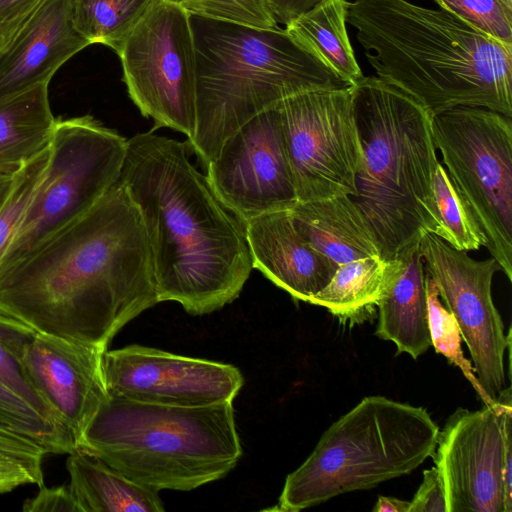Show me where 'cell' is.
<instances>
[{
    "label": "cell",
    "instance_id": "6da1fadb",
    "mask_svg": "<svg viewBox=\"0 0 512 512\" xmlns=\"http://www.w3.org/2000/svg\"><path fill=\"white\" fill-rule=\"evenodd\" d=\"M159 303L140 212L119 180L85 214L0 271V311L103 349Z\"/></svg>",
    "mask_w": 512,
    "mask_h": 512
},
{
    "label": "cell",
    "instance_id": "7a4b0ae2",
    "mask_svg": "<svg viewBox=\"0 0 512 512\" xmlns=\"http://www.w3.org/2000/svg\"><path fill=\"white\" fill-rule=\"evenodd\" d=\"M189 149L187 140L137 133L127 140L119 180L142 217L159 303L204 315L238 298L254 268L245 223L221 202Z\"/></svg>",
    "mask_w": 512,
    "mask_h": 512
},
{
    "label": "cell",
    "instance_id": "3957f363",
    "mask_svg": "<svg viewBox=\"0 0 512 512\" xmlns=\"http://www.w3.org/2000/svg\"><path fill=\"white\" fill-rule=\"evenodd\" d=\"M346 22L377 77L414 97L432 116L467 106L512 117V44L444 8L407 0L348 1Z\"/></svg>",
    "mask_w": 512,
    "mask_h": 512
},
{
    "label": "cell",
    "instance_id": "277c9868",
    "mask_svg": "<svg viewBox=\"0 0 512 512\" xmlns=\"http://www.w3.org/2000/svg\"><path fill=\"white\" fill-rule=\"evenodd\" d=\"M352 88L361 161L351 196L384 260L440 237L432 114L399 87L363 76Z\"/></svg>",
    "mask_w": 512,
    "mask_h": 512
},
{
    "label": "cell",
    "instance_id": "5b68a950",
    "mask_svg": "<svg viewBox=\"0 0 512 512\" xmlns=\"http://www.w3.org/2000/svg\"><path fill=\"white\" fill-rule=\"evenodd\" d=\"M191 26L197 105L194 135L187 141L203 167L261 111L295 94L347 86L280 26L257 29L195 15Z\"/></svg>",
    "mask_w": 512,
    "mask_h": 512
},
{
    "label": "cell",
    "instance_id": "8992f818",
    "mask_svg": "<svg viewBox=\"0 0 512 512\" xmlns=\"http://www.w3.org/2000/svg\"><path fill=\"white\" fill-rule=\"evenodd\" d=\"M77 449L157 491H190L219 480L242 455L232 402L177 407L112 394Z\"/></svg>",
    "mask_w": 512,
    "mask_h": 512
},
{
    "label": "cell",
    "instance_id": "52a82bcc",
    "mask_svg": "<svg viewBox=\"0 0 512 512\" xmlns=\"http://www.w3.org/2000/svg\"><path fill=\"white\" fill-rule=\"evenodd\" d=\"M438 433L422 407L365 397L322 434L268 510L297 512L410 474L432 457Z\"/></svg>",
    "mask_w": 512,
    "mask_h": 512
},
{
    "label": "cell",
    "instance_id": "ba28073f",
    "mask_svg": "<svg viewBox=\"0 0 512 512\" xmlns=\"http://www.w3.org/2000/svg\"><path fill=\"white\" fill-rule=\"evenodd\" d=\"M432 134L448 177L512 281V121L480 107L432 116Z\"/></svg>",
    "mask_w": 512,
    "mask_h": 512
},
{
    "label": "cell",
    "instance_id": "9c48e42d",
    "mask_svg": "<svg viewBox=\"0 0 512 512\" xmlns=\"http://www.w3.org/2000/svg\"><path fill=\"white\" fill-rule=\"evenodd\" d=\"M127 139L91 115L57 119L43 179L0 271L89 211L121 175Z\"/></svg>",
    "mask_w": 512,
    "mask_h": 512
},
{
    "label": "cell",
    "instance_id": "30bf717a",
    "mask_svg": "<svg viewBox=\"0 0 512 512\" xmlns=\"http://www.w3.org/2000/svg\"><path fill=\"white\" fill-rule=\"evenodd\" d=\"M123 82L151 130L170 128L191 140L196 125L197 57L190 13L156 0L121 49Z\"/></svg>",
    "mask_w": 512,
    "mask_h": 512
},
{
    "label": "cell",
    "instance_id": "8fae6325",
    "mask_svg": "<svg viewBox=\"0 0 512 512\" xmlns=\"http://www.w3.org/2000/svg\"><path fill=\"white\" fill-rule=\"evenodd\" d=\"M278 107L297 201L354 196L362 151L351 86L295 94Z\"/></svg>",
    "mask_w": 512,
    "mask_h": 512
},
{
    "label": "cell",
    "instance_id": "7c38bea8",
    "mask_svg": "<svg viewBox=\"0 0 512 512\" xmlns=\"http://www.w3.org/2000/svg\"><path fill=\"white\" fill-rule=\"evenodd\" d=\"M419 247L425 271L459 325L477 380L495 402L506 388L504 359L511 343V328L506 334L492 298V279L500 266L492 256L475 260L432 233L421 238Z\"/></svg>",
    "mask_w": 512,
    "mask_h": 512
},
{
    "label": "cell",
    "instance_id": "4fadbf2b",
    "mask_svg": "<svg viewBox=\"0 0 512 512\" xmlns=\"http://www.w3.org/2000/svg\"><path fill=\"white\" fill-rule=\"evenodd\" d=\"M221 202L244 223L297 202L278 104L237 128L205 167Z\"/></svg>",
    "mask_w": 512,
    "mask_h": 512
},
{
    "label": "cell",
    "instance_id": "5bb4252c",
    "mask_svg": "<svg viewBox=\"0 0 512 512\" xmlns=\"http://www.w3.org/2000/svg\"><path fill=\"white\" fill-rule=\"evenodd\" d=\"M507 386L491 406L457 408L439 429L432 455L444 487L446 512H505V411Z\"/></svg>",
    "mask_w": 512,
    "mask_h": 512
},
{
    "label": "cell",
    "instance_id": "9a60e30c",
    "mask_svg": "<svg viewBox=\"0 0 512 512\" xmlns=\"http://www.w3.org/2000/svg\"><path fill=\"white\" fill-rule=\"evenodd\" d=\"M103 368L109 394L166 406L233 402L244 383L231 364L135 344L106 350Z\"/></svg>",
    "mask_w": 512,
    "mask_h": 512
},
{
    "label": "cell",
    "instance_id": "2e32d148",
    "mask_svg": "<svg viewBox=\"0 0 512 512\" xmlns=\"http://www.w3.org/2000/svg\"><path fill=\"white\" fill-rule=\"evenodd\" d=\"M106 349L36 333L16 356L23 372L58 422L71 433L76 448L107 400L103 358Z\"/></svg>",
    "mask_w": 512,
    "mask_h": 512
},
{
    "label": "cell",
    "instance_id": "e0dca14e",
    "mask_svg": "<svg viewBox=\"0 0 512 512\" xmlns=\"http://www.w3.org/2000/svg\"><path fill=\"white\" fill-rule=\"evenodd\" d=\"M89 45L75 26L72 0H44L0 50V97L49 84Z\"/></svg>",
    "mask_w": 512,
    "mask_h": 512
},
{
    "label": "cell",
    "instance_id": "ac0fdd59",
    "mask_svg": "<svg viewBox=\"0 0 512 512\" xmlns=\"http://www.w3.org/2000/svg\"><path fill=\"white\" fill-rule=\"evenodd\" d=\"M245 230L253 268L295 300L309 303L338 268L300 234L290 210L254 217Z\"/></svg>",
    "mask_w": 512,
    "mask_h": 512
},
{
    "label": "cell",
    "instance_id": "d6986e66",
    "mask_svg": "<svg viewBox=\"0 0 512 512\" xmlns=\"http://www.w3.org/2000/svg\"><path fill=\"white\" fill-rule=\"evenodd\" d=\"M379 315L375 334L392 341L398 353L413 359L427 352L431 346L425 267L419 243L389 260L387 277L377 303Z\"/></svg>",
    "mask_w": 512,
    "mask_h": 512
},
{
    "label": "cell",
    "instance_id": "ffe728a7",
    "mask_svg": "<svg viewBox=\"0 0 512 512\" xmlns=\"http://www.w3.org/2000/svg\"><path fill=\"white\" fill-rule=\"evenodd\" d=\"M290 212L305 240L337 267L356 259L380 256L351 196L297 201Z\"/></svg>",
    "mask_w": 512,
    "mask_h": 512
},
{
    "label": "cell",
    "instance_id": "44dd1931",
    "mask_svg": "<svg viewBox=\"0 0 512 512\" xmlns=\"http://www.w3.org/2000/svg\"><path fill=\"white\" fill-rule=\"evenodd\" d=\"M69 487L79 512H163L159 491L80 449L68 454Z\"/></svg>",
    "mask_w": 512,
    "mask_h": 512
},
{
    "label": "cell",
    "instance_id": "7402d4cb",
    "mask_svg": "<svg viewBox=\"0 0 512 512\" xmlns=\"http://www.w3.org/2000/svg\"><path fill=\"white\" fill-rule=\"evenodd\" d=\"M48 85L0 97V175H14L48 147L57 120Z\"/></svg>",
    "mask_w": 512,
    "mask_h": 512
},
{
    "label": "cell",
    "instance_id": "603a6c76",
    "mask_svg": "<svg viewBox=\"0 0 512 512\" xmlns=\"http://www.w3.org/2000/svg\"><path fill=\"white\" fill-rule=\"evenodd\" d=\"M347 0H324L287 25L286 31L347 86L363 73L346 29Z\"/></svg>",
    "mask_w": 512,
    "mask_h": 512
},
{
    "label": "cell",
    "instance_id": "cb8c5ba5",
    "mask_svg": "<svg viewBox=\"0 0 512 512\" xmlns=\"http://www.w3.org/2000/svg\"><path fill=\"white\" fill-rule=\"evenodd\" d=\"M389 260L365 257L338 266L329 283L310 300L341 322L353 323L377 306L384 289Z\"/></svg>",
    "mask_w": 512,
    "mask_h": 512
},
{
    "label": "cell",
    "instance_id": "d4e9b609",
    "mask_svg": "<svg viewBox=\"0 0 512 512\" xmlns=\"http://www.w3.org/2000/svg\"><path fill=\"white\" fill-rule=\"evenodd\" d=\"M156 0H72L79 33L91 44H102L116 54Z\"/></svg>",
    "mask_w": 512,
    "mask_h": 512
},
{
    "label": "cell",
    "instance_id": "484cf974",
    "mask_svg": "<svg viewBox=\"0 0 512 512\" xmlns=\"http://www.w3.org/2000/svg\"><path fill=\"white\" fill-rule=\"evenodd\" d=\"M0 427L31 440L47 455L69 454L77 449L67 428L42 415L1 380Z\"/></svg>",
    "mask_w": 512,
    "mask_h": 512
},
{
    "label": "cell",
    "instance_id": "4316f807",
    "mask_svg": "<svg viewBox=\"0 0 512 512\" xmlns=\"http://www.w3.org/2000/svg\"><path fill=\"white\" fill-rule=\"evenodd\" d=\"M427 296L428 329L431 345L437 353L445 356L448 361L457 366L484 405L491 406L492 402L479 384L473 365L468 361L461 348V333L453 314L443 305L435 280L425 271Z\"/></svg>",
    "mask_w": 512,
    "mask_h": 512
},
{
    "label": "cell",
    "instance_id": "83f0119b",
    "mask_svg": "<svg viewBox=\"0 0 512 512\" xmlns=\"http://www.w3.org/2000/svg\"><path fill=\"white\" fill-rule=\"evenodd\" d=\"M434 197L441 225L440 238L458 250H477L485 238L439 162L434 175Z\"/></svg>",
    "mask_w": 512,
    "mask_h": 512
},
{
    "label": "cell",
    "instance_id": "f1b7e54d",
    "mask_svg": "<svg viewBox=\"0 0 512 512\" xmlns=\"http://www.w3.org/2000/svg\"><path fill=\"white\" fill-rule=\"evenodd\" d=\"M35 333L33 328L0 311V380L42 415L65 427L56 420L50 408L32 387L16 357V353Z\"/></svg>",
    "mask_w": 512,
    "mask_h": 512
},
{
    "label": "cell",
    "instance_id": "f546056e",
    "mask_svg": "<svg viewBox=\"0 0 512 512\" xmlns=\"http://www.w3.org/2000/svg\"><path fill=\"white\" fill-rule=\"evenodd\" d=\"M48 152L47 147L25 163L12 177L10 187L0 205V261L19 231L43 179Z\"/></svg>",
    "mask_w": 512,
    "mask_h": 512
},
{
    "label": "cell",
    "instance_id": "4dcf8cb0",
    "mask_svg": "<svg viewBox=\"0 0 512 512\" xmlns=\"http://www.w3.org/2000/svg\"><path fill=\"white\" fill-rule=\"evenodd\" d=\"M191 15L257 29L278 25L267 0H174Z\"/></svg>",
    "mask_w": 512,
    "mask_h": 512
},
{
    "label": "cell",
    "instance_id": "1f68e13d",
    "mask_svg": "<svg viewBox=\"0 0 512 512\" xmlns=\"http://www.w3.org/2000/svg\"><path fill=\"white\" fill-rule=\"evenodd\" d=\"M495 40L512 44V8L501 0H434Z\"/></svg>",
    "mask_w": 512,
    "mask_h": 512
},
{
    "label": "cell",
    "instance_id": "d6a6232c",
    "mask_svg": "<svg viewBox=\"0 0 512 512\" xmlns=\"http://www.w3.org/2000/svg\"><path fill=\"white\" fill-rule=\"evenodd\" d=\"M26 484H44L42 466L0 454V495Z\"/></svg>",
    "mask_w": 512,
    "mask_h": 512
},
{
    "label": "cell",
    "instance_id": "836d02e7",
    "mask_svg": "<svg viewBox=\"0 0 512 512\" xmlns=\"http://www.w3.org/2000/svg\"><path fill=\"white\" fill-rule=\"evenodd\" d=\"M408 512H446L444 487L435 466L423 472L422 483L410 501Z\"/></svg>",
    "mask_w": 512,
    "mask_h": 512
},
{
    "label": "cell",
    "instance_id": "e575fe53",
    "mask_svg": "<svg viewBox=\"0 0 512 512\" xmlns=\"http://www.w3.org/2000/svg\"><path fill=\"white\" fill-rule=\"evenodd\" d=\"M22 510L25 512H79L68 484L51 488L41 485L35 497L24 501Z\"/></svg>",
    "mask_w": 512,
    "mask_h": 512
},
{
    "label": "cell",
    "instance_id": "d590c367",
    "mask_svg": "<svg viewBox=\"0 0 512 512\" xmlns=\"http://www.w3.org/2000/svg\"><path fill=\"white\" fill-rule=\"evenodd\" d=\"M44 0H0V37L7 43Z\"/></svg>",
    "mask_w": 512,
    "mask_h": 512
},
{
    "label": "cell",
    "instance_id": "8d00e7d4",
    "mask_svg": "<svg viewBox=\"0 0 512 512\" xmlns=\"http://www.w3.org/2000/svg\"><path fill=\"white\" fill-rule=\"evenodd\" d=\"M0 454L40 466L47 455L37 444L13 432L0 433Z\"/></svg>",
    "mask_w": 512,
    "mask_h": 512
},
{
    "label": "cell",
    "instance_id": "74e56055",
    "mask_svg": "<svg viewBox=\"0 0 512 512\" xmlns=\"http://www.w3.org/2000/svg\"><path fill=\"white\" fill-rule=\"evenodd\" d=\"M277 23L287 25L324 0H267Z\"/></svg>",
    "mask_w": 512,
    "mask_h": 512
},
{
    "label": "cell",
    "instance_id": "f35d334b",
    "mask_svg": "<svg viewBox=\"0 0 512 512\" xmlns=\"http://www.w3.org/2000/svg\"><path fill=\"white\" fill-rule=\"evenodd\" d=\"M505 455H504V508L512 511V408L504 416Z\"/></svg>",
    "mask_w": 512,
    "mask_h": 512
},
{
    "label": "cell",
    "instance_id": "ab89813d",
    "mask_svg": "<svg viewBox=\"0 0 512 512\" xmlns=\"http://www.w3.org/2000/svg\"><path fill=\"white\" fill-rule=\"evenodd\" d=\"M410 501L393 496H379L373 512H408Z\"/></svg>",
    "mask_w": 512,
    "mask_h": 512
},
{
    "label": "cell",
    "instance_id": "60d3db41",
    "mask_svg": "<svg viewBox=\"0 0 512 512\" xmlns=\"http://www.w3.org/2000/svg\"><path fill=\"white\" fill-rule=\"evenodd\" d=\"M12 177H13V175L12 176L6 175V176H2L0 178V205L7 194V191L11 184Z\"/></svg>",
    "mask_w": 512,
    "mask_h": 512
},
{
    "label": "cell",
    "instance_id": "b9f144b4",
    "mask_svg": "<svg viewBox=\"0 0 512 512\" xmlns=\"http://www.w3.org/2000/svg\"><path fill=\"white\" fill-rule=\"evenodd\" d=\"M504 4H506L508 7L512 8V0H501Z\"/></svg>",
    "mask_w": 512,
    "mask_h": 512
},
{
    "label": "cell",
    "instance_id": "7bdbcfd3",
    "mask_svg": "<svg viewBox=\"0 0 512 512\" xmlns=\"http://www.w3.org/2000/svg\"><path fill=\"white\" fill-rule=\"evenodd\" d=\"M4 44H5V42H4L3 38L0 37V50L3 47Z\"/></svg>",
    "mask_w": 512,
    "mask_h": 512
},
{
    "label": "cell",
    "instance_id": "ee69618b",
    "mask_svg": "<svg viewBox=\"0 0 512 512\" xmlns=\"http://www.w3.org/2000/svg\"><path fill=\"white\" fill-rule=\"evenodd\" d=\"M2 176H6V175H0V178H1ZM9 176H10V175H9Z\"/></svg>",
    "mask_w": 512,
    "mask_h": 512
}]
</instances>
